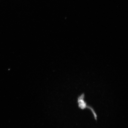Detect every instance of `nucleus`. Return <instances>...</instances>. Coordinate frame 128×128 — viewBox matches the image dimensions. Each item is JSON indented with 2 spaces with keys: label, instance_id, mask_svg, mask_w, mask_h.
I'll return each mask as SVG.
<instances>
[{
  "label": "nucleus",
  "instance_id": "f257e3e1",
  "mask_svg": "<svg viewBox=\"0 0 128 128\" xmlns=\"http://www.w3.org/2000/svg\"><path fill=\"white\" fill-rule=\"evenodd\" d=\"M85 94L84 93H82L78 96L77 101L78 107L80 109L82 110H84L86 108H89L92 112L94 109L91 106L88 105L87 102L85 100Z\"/></svg>",
  "mask_w": 128,
  "mask_h": 128
}]
</instances>
